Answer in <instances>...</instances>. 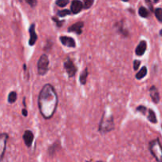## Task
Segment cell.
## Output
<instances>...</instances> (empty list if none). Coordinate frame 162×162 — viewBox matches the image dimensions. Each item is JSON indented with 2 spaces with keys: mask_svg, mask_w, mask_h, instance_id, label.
Listing matches in <instances>:
<instances>
[{
  "mask_svg": "<svg viewBox=\"0 0 162 162\" xmlns=\"http://www.w3.org/2000/svg\"><path fill=\"white\" fill-rule=\"evenodd\" d=\"M58 106V96L51 84H45L38 97V107L42 116L46 119L53 116Z\"/></svg>",
  "mask_w": 162,
  "mask_h": 162,
  "instance_id": "cell-1",
  "label": "cell"
},
{
  "mask_svg": "<svg viewBox=\"0 0 162 162\" xmlns=\"http://www.w3.org/2000/svg\"><path fill=\"white\" fill-rule=\"evenodd\" d=\"M114 120L113 117L111 114H108L106 112H104L102 116L101 120L100 123L99 125V131L102 134L108 133L109 131H112L114 129Z\"/></svg>",
  "mask_w": 162,
  "mask_h": 162,
  "instance_id": "cell-2",
  "label": "cell"
},
{
  "mask_svg": "<svg viewBox=\"0 0 162 162\" xmlns=\"http://www.w3.org/2000/svg\"><path fill=\"white\" fill-rule=\"evenodd\" d=\"M150 151L157 162H162V145L158 138L150 142Z\"/></svg>",
  "mask_w": 162,
  "mask_h": 162,
  "instance_id": "cell-3",
  "label": "cell"
},
{
  "mask_svg": "<svg viewBox=\"0 0 162 162\" xmlns=\"http://www.w3.org/2000/svg\"><path fill=\"white\" fill-rule=\"evenodd\" d=\"M49 66V59L48 57L46 54L42 55L39 59L38 63H37V71L40 75L46 74L47 72L48 71Z\"/></svg>",
  "mask_w": 162,
  "mask_h": 162,
  "instance_id": "cell-4",
  "label": "cell"
},
{
  "mask_svg": "<svg viewBox=\"0 0 162 162\" xmlns=\"http://www.w3.org/2000/svg\"><path fill=\"white\" fill-rule=\"evenodd\" d=\"M64 68H65L66 71H67V73L69 75V77H74L76 72H77V68H76V67H75L74 63H73V61L70 58H67V60L65 61Z\"/></svg>",
  "mask_w": 162,
  "mask_h": 162,
  "instance_id": "cell-5",
  "label": "cell"
},
{
  "mask_svg": "<svg viewBox=\"0 0 162 162\" xmlns=\"http://www.w3.org/2000/svg\"><path fill=\"white\" fill-rule=\"evenodd\" d=\"M9 138L7 133H3L0 136V153H1V160L3 159L4 154H5L6 147H7V142Z\"/></svg>",
  "mask_w": 162,
  "mask_h": 162,
  "instance_id": "cell-6",
  "label": "cell"
},
{
  "mask_svg": "<svg viewBox=\"0 0 162 162\" xmlns=\"http://www.w3.org/2000/svg\"><path fill=\"white\" fill-rule=\"evenodd\" d=\"M59 41L62 43L63 45L67 46L68 48H75L76 47V43H75L74 40L72 37L67 36H62L59 37Z\"/></svg>",
  "mask_w": 162,
  "mask_h": 162,
  "instance_id": "cell-7",
  "label": "cell"
},
{
  "mask_svg": "<svg viewBox=\"0 0 162 162\" xmlns=\"http://www.w3.org/2000/svg\"><path fill=\"white\" fill-rule=\"evenodd\" d=\"M84 27V22H78L77 23L73 24L70 27L68 28V32L70 33H75L77 35L82 33V28Z\"/></svg>",
  "mask_w": 162,
  "mask_h": 162,
  "instance_id": "cell-8",
  "label": "cell"
},
{
  "mask_svg": "<svg viewBox=\"0 0 162 162\" xmlns=\"http://www.w3.org/2000/svg\"><path fill=\"white\" fill-rule=\"evenodd\" d=\"M82 8H84V3H82V2L81 1H78V0H74L72 3H71V7H70V10H71V12L73 14H78V13L82 10Z\"/></svg>",
  "mask_w": 162,
  "mask_h": 162,
  "instance_id": "cell-9",
  "label": "cell"
},
{
  "mask_svg": "<svg viewBox=\"0 0 162 162\" xmlns=\"http://www.w3.org/2000/svg\"><path fill=\"white\" fill-rule=\"evenodd\" d=\"M34 135L31 131L27 130L24 132L23 135V139H24V142L27 147H30L32 145V143L33 142Z\"/></svg>",
  "mask_w": 162,
  "mask_h": 162,
  "instance_id": "cell-10",
  "label": "cell"
},
{
  "mask_svg": "<svg viewBox=\"0 0 162 162\" xmlns=\"http://www.w3.org/2000/svg\"><path fill=\"white\" fill-rule=\"evenodd\" d=\"M29 35H30V37H29V44L30 46H33L35 43L37 41V34L36 33V31H35V25L32 24L29 27Z\"/></svg>",
  "mask_w": 162,
  "mask_h": 162,
  "instance_id": "cell-11",
  "label": "cell"
},
{
  "mask_svg": "<svg viewBox=\"0 0 162 162\" xmlns=\"http://www.w3.org/2000/svg\"><path fill=\"white\" fill-rule=\"evenodd\" d=\"M146 48H147V43L145 41H142L139 42V44H138V46L135 49V54L138 56H142L144 55V53L145 52V50H146Z\"/></svg>",
  "mask_w": 162,
  "mask_h": 162,
  "instance_id": "cell-12",
  "label": "cell"
},
{
  "mask_svg": "<svg viewBox=\"0 0 162 162\" xmlns=\"http://www.w3.org/2000/svg\"><path fill=\"white\" fill-rule=\"evenodd\" d=\"M150 97L152 98L153 101L157 104V103H159L160 101V95H159V92H158V90H157V87L154 86V85H153L151 86L150 89Z\"/></svg>",
  "mask_w": 162,
  "mask_h": 162,
  "instance_id": "cell-13",
  "label": "cell"
},
{
  "mask_svg": "<svg viewBox=\"0 0 162 162\" xmlns=\"http://www.w3.org/2000/svg\"><path fill=\"white\" fill-rule=\"evenodd\" d=\"M147 118L149 121L153 123V124H156L157 123V116H156V114H155V112L153 111L152 109H149L148 110Z\"/></svg>",
  "mask_w": 162,
  "mask_h": 162,
  "instance_id": "cell-14",
  "label": "cell"
},
{
  "mask_svg": "<svg viewBox=\"0 0 162 162\" xmlns=\"http://www.w3.org/2000/svg\"><path fill=\"white\" fill-rule=\"evenodd\" d=\"M88 74H88V69L87 68H85V70H84V71L81 74L79 77L80 83H81L82 85H85V83H86Z\"/></svg>",
  "mask_w": 162,
  "mask_h": 162,
  "instance_id": "cell-15",
  "label": "cell"
},
{
  "mask_svg": "<svg viewBox=\"0 0 162 162\" xmlns=\"http://www.w3.org/2000/svg\"><path fill=\"white\" fill-rule=\"evenodd\" d=\"M147 74V68L145 67H143L140 70L139 72H138L136 74V78L137 79H142L143 77H145V75Z\"/></svg>",
  "mask_w": 162,
  "mask_h": 162,
  "instance_id": "cell-16",
  "label": "cell"
},
{
  "mask_svg": "<svg viewBox=\"0 0 162 162\" xmlns=\"http://www.w3.org/2000/svg\"><path fill=\"white\" fill-rule=\"evenodd\" d=\"M138 14L140 15L142 17H148L150 16V12L144 7H140L138 9Z\"/></svg>",
  "mask_w": 162,
  "mask_h": 162,
  "instance_id": "cell-17",
  "label": "cell"
},
{
  "mask_svg": "<svg viewBox=\"0 0 162 162\" xmlns=\"http://www.w3.org/2000/svg\"><path fill=\"white\" fill-rule=\"evenodd\" d=\"M17 93L14 92V91H12V92H10L8 95V102L10 103V104H13V103H14L16 101V100H17Z\"/></svg>",
  "mask_w": 162,
  "mask_h": 162,
  "instance_id": "cell-18",
  "label": "cell"
},
{
  "mask_svg": "<svg viewBox=\"0 0 162 162\" xmlns=\"http://www.w3.org/2000/svg\"><path fill=\"white\" fill-rule=\"evenodd\" d=\"M155 16L157 17V19L160 22H162V9L161 8H157L154 11Z\"/></svg>",
  "mask_w": 162,
  "mask_h": 162,
  "instance_id": "cell-19",
  "label": "cell"
},
{
  "mask_svg": "<svg viewBox=\"0 0 162 162\" xmlns=\"http://www.w3.org/2000/svg\"><path fill=\"white\" fill-rule=\"evenodd\" d=\"M71 13H70V10H58L57 11V15L59 17H63L67 16V15H70Z\"/></svg>",
  "mask_w": 162,
  "mask_h": 162,
  "instance_id": "cell-20",
  "label": "cell"
},
{
  "mask_svg": "<svg viewBox=\"0 0 162 162\" xmlns=\"http://www.w3.org/2000/svg\"><path fill=\"white\" fill-rule=\"evenodd\" d=\"M56 5L59 7H66L69 3V1L68 0H57L56 2Z\"/></svg>",
  "mask_w": 162,
  "mask_h": 162,
  "instance_id": "cell-21",
  "label": "cell"
},
{
  "mask_svg": "<svg viewBox=\"0 0 162 162\" xmlns=\"http://www.w3.org/2000/svg\"><path fill=\"white\" fill-rule=\"evenodd\" d=\"M149 109H147V108L145 106H142V105H140V106H138L137 108H136V111H139V112H141L142 114H143V115H147V112L146 111H148Z\"/></svg>",
  "mask_w": 162,
  "mask_h": 162,
  "instance_id": "cell-22",
  "label": "cell"
},
{
  "mask_svg": "<svg viewBox=\"0 0 162 162\" xmlns=\"http://www.w3.org/2000/svg\"><path fill=\"white\" fill-rule=\"evenodd\" d=\"M94 3V1L93 0H85V2H84V9L85 10H87V9H90L92 5Z\"/></svg>",
  "mask_w": 162,
  "mask_h": 162,
  "instance_id": "cell-23",
  "label": "cell"
},
{
  "mask_svg": "<svg viewBox=\"0 0 162 162\" xmlns=\"http://www.w3.org/2000/svg\"><path fill=\"white\" fill-rule=\"evenodd\" d=\"M26 3L29 4L31 7H35L37 4V1L36 0H26Z\"/></svg>",
  "mask_w": 162,
  "mask_h": 162,
  "instance_id": "cell-24",
  "label": "cell"
},
{
  "mask_svg": "<svg viewBox=\"0 0 162 162\" xmlns=\"http://www.w3.org/2000/svg\"><path fill=\"white\" fill-rule=\"evenodd\" d=\"M141 64V62L139 60H135L134 61V70H137L139 68V66H140Z\"/></svg>",
  "mask_w": 162,
  "mask_h": 162,
  "instance_id": "cell-25",
  "label": "cell"
},
{
  "mask_svg": "<svg viewBox=\"0 0 162 162\" xmlns=\"http://www.w3.org/2000/svg\"><path fill=\"white\" fill-rule=\"evenodd\" d=\"M52 19H53L54 22H56V25H57V26L58 27L62 26V24H63V22H64V21H61V22H59V20H57L56 18H55V17H52Z\"/></svg>",
  "mask_w": 162,
  "mask_h": 162,
  "instance_id": "cell-26",
  "label": "cell"
},
{
  "mask_svg": "<svg viewBox=\"0 0 162 162\" xmlns=\"http://www.w3.org/2000/svg\"><path fill=\"white\" fill-rule=\"evenodd\" d=\"M22 115L24 116H25V117L28 116V111H27V110L25 108L22 109Z\"/></svg>",
  "mask_w": 162,
  "mask_h": 162,
  "instance_id": "cell-27",
  "label": "cell"
},
{
  "mask_svg": "<svg viewBox=\"0 0 162 162\" xmlns=\"http://www.w3.org/2000/svg\"><path fill=\"white\" fill-rule=\"evenodd\" d=\"M160 36H162V29L160 31Z\"/></svg>",
  "mask_w": 162,
  "mask_h": 162,
  "instance_id": "cell-28",
  "label": "cell"
},
{
  "mask_svg": "<svg viewBox=\"0 0 162 162\" xmlns=\"http://www.w3.org/2000/svg\"><path fill=\"white\" fill-rule=\"evenodd\" d=\"M97 162H103V161H97Z\"/></svg>",
  "mask_w": 162,
  "mask_h": 162,
  "instance_id": "cell-29",
  "label": "cell"
},
{
  "mask_svg": "<svg viewBox=\"0 0 162 162\" xmlns=\"http://www.w3.org/2000/svg\"><path fill=\"white\" fill-rule=\"evenodd\" d=\"M86 162H89V161H86Z\"/></svg>",
  "mask_w": 162,
  "mask_h": 162,
  "instance_id": "cell-30",
  "label": "cell"
}]
</instances>
